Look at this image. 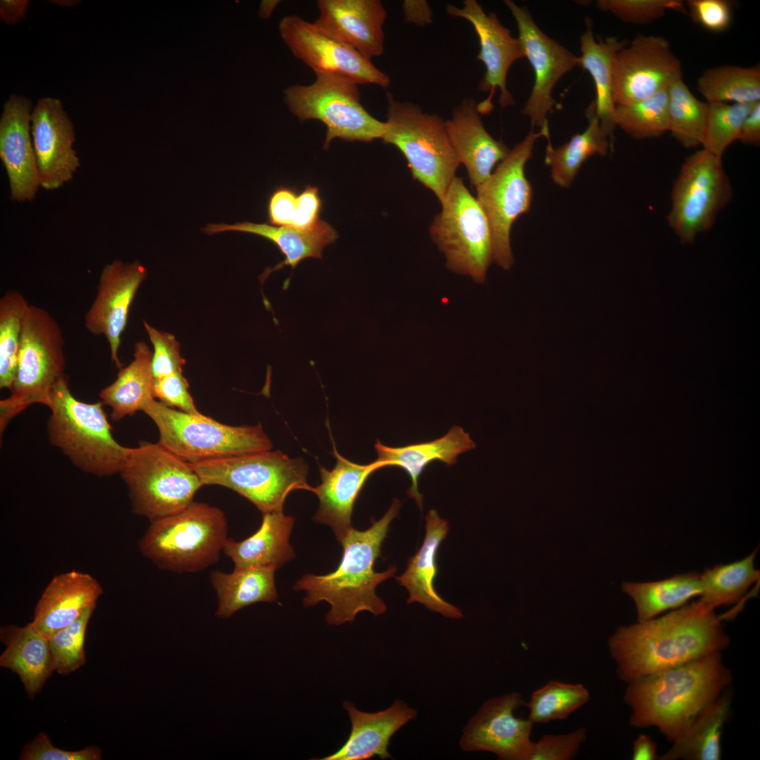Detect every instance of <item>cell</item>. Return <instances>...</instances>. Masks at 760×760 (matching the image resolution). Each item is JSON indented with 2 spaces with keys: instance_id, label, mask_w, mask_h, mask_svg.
Instances as JSON below:
<instances>
[{
  "instance_id": "obj_1",
  "label": "cell",
  "mask_w": 760,
  "mask_h": 760,
  "mask_svg": "<svg viewBox=\"0 0 760 760\" xmlns=\"http://www.w3.org/2000/svg\"><path fill=\"white\" fill-rule=\"evenodd\" d=\"M730 643L715 609L699 600L619 627L608 640L619 678L638 679L721 652Z\"/></svg>"
},
{
  "instance_id": "obj_2",
  "label": "cell",
  "mask_w": 760,
  "mask_h": 760,
  "mask_svg": "<svg viewBox=\"0 0 760 760\" xmlns=\"http://www.w3.org/2000/svg\"><path fill=\"white\" fill-rule=\"evenodd\" d=\"M730 682L721 652H715L628 683L624 701L631 711L629 723L655 727L673 742Z\"/></svg>"
},
{
  "instance_id": "obj_3",
  "label": "cell",
  "mask_w": 760,
  "mask_h": 760,
  "mask_svg": "<svg viewBox=\"0 0 760 760\" xmlns=\"http://www.w3.org/2000/svg\"><path fill=\"white\" fill-rule=\"evenodd\" d=\"M400 501L395 498L386 513L364 531L352 528L341 542L343 554L338 567L325 575L306 574L294 585L305 591V607L325 601L331 608L326 615L329 625L339 626L352 622L362 612L374 615L385 613L387 607L377 596L376 587L392 577L395 566L382 572L374 565L381 555V547L387 536L390 524L398 515Z\"/></svg>"
},
{
  "instance_id": "obj_4",
  "label": "cell",
  "mask_w": 760,
  "mask_h": 760,
  "mask_svg": "<svg viewBox=\"0 0 760 760\" xmlns=\"http://www.w3.org/2000/svg\"><path fill=\"white\" fill-rule=\"evenodd\" d=\"M103 405L75 398L65 376L52 388L47 406L50 443L77 468L97 476L120 474L129 450L113 438Z\"/></svg>"
},
{
  "instance_id": "obj_5",
  "label": "cell",
  "mask_w": 760,
  "mask_h": 760,
  "mask_svg": "<svg viewBox=\"0 0 760 760\" xmlns=\"http://www.w3.org/2000/svg\"><path fill=\"white\" fill-rule=\"evenodd\" d=\"M150 522L138 547L162 570H203L219 559L228 538L224 513L203 502L194 501L176 514Z\"/></svg>"
},
{
  "instance_id": "obj_6",
  "label": "cell",
  "mask_w": 760,
  "mask_h": 760,
  "mask_svg": "<svg viewBox=\"0 0 760 760\" xmlns=\"http://www.w3.org/2000/svg\"><path fill=\"white\" fill-rule=\"evenodd\" d=\"M386 96L383 142L395 146L403 153L413 178L441 203L460 164L445 121L413 103L397 101L391 92Z\"/></svg>"
},
{
  "instance_id": "obj_7",
  "label": "cell",
  "mask_w": 760,
  "mask_h": 760,
  "mask_svg": "<svg viewBox=\"0 0 760 760\" xmlns=\"http://www.w3.org/2000/svg\"><path fill=\"white\" fill-rule=\"evenodd\" d=\"M190 464V463H189ZM203 485L233 490L262 514L283 510L293 490L314 491L307 481L308 468L301 458L271 450L190 464Z\"/></svg>"
},
{
  "instance_id": "obj_8",
  "label": "cell",
  "mask_w": 760,
  "mask_h": 760,
  "mask_svg": "<svg viewBox=\"0 0 760 760\" xmlns=\"http://www.w3.org/2000/svg\"><path fill=\"white\" fill-rule=\"evenodd\" d=\"M120 474L127 486L132 512L150 521L186 508L203 486L189 462L158 442L129 448Z\"/></svg>"
},
{
  "instance_id": "obj_9",
  "label": "cell",
  "mask_w": 760,
  "mask_h": 760,
  "mask_svg": "<svg viewBox=\"0 0 760 760\" xmlns=\"http://www.w3.org/2000/svg\"><path fill=\"white\" fill-rule=\"evenodd\" d=\"M63 346L55 319L45 309L30 305L24 317L11 395L0 401L1 434L10 421L29 406H48L52 388L65 376Z\"/></svg>"
},
{
  "instance_id": "obj_10",
  "label": "cell",
  "mask_w": 760,
  "mask_h": 760,
  "mask_svg": "<svg viewBox=\"0 0 760 760\" xmlns=\"http://www.w3.org/2000/svg\"><path fill=\"white\" fill-rule=\"evenodd\" d=\"M143 412L158 427V443L190 464L272 448L260 424L229 426L201 413L175 410L155 399Z\"/></svg>"
},
{
  "instance_id": "obj_11",
  "label": "cell",
  "mask_w": 760,
  "mask_h": 760,
  "mask_svg": "<svg viewBox=\"0 0 760 760\" xmlns=\"http://www.w3.org/2000/svg\"><path fill=\"white\" fill-rule=\"evenodd\" d=\"M441 203V211L429 227L433 241L450 270L483 283L493 261L492 233L484 211L459 177Z\"/></svg>"
},
{
  "instance_id": "obj_12",
  "label": "cell",
  "mask_w": 760,
  "mask_h": 760,
  "mask_svg": "<svg viewBox=\"0 0 760 760\" xmlns=\"http://www.w3.org/2000/svg\"><path fill=\"white\" fill-rule=\"evenodd\" d=\"M284 101L300 121L317 120L327 127L324 149L334 139L371 142L381 139L385 122L372 116L360 102L358 84L334 75H316L308 85L284 90Z\"/></svg>"
},
{
  "instance_id": "obj_13",
  "label": "cell",
  "mask_w": 760,
  "mask_h": 760,
  "mask_svg": "<svg viewBox=\"0 0 760 760\" xmlns=\"http://www.w3.org/2000/svg\"><path fill=\"white\" fill-rule=\"evenodd\" d=\"M733 196L722 158L698 150L685 158L674 181L667 224L681 242L692 243L713 227Z\"/></svg>"
},
{
  "instance_id": "obj_14",
  "label": "cell",
  "mask_w": 760,
  "mask_h": 760,
  "mask_svg": "<svg viewBox=\"0 0 760 760\" xmlns=\"http://www.w3.org/2000/svg\"><path fill=\"white\" fill-rule=\"evenodd\" d=\"M543 137L550 140L549 128H533L510 150L507 156L483 183L476 187V200L484 211L492 233L493 261L502 270L514 264L510 231L514 221L530 209L533 190L525 175L534 144Z\"/></svg>"
},
{
  "instance_id": "obj_15",
  "label": "cell",
  "mask_w": 760,
  "mask_h": 760,
  "mask_svg": "<svg viewBox=\"0 0 760 760\" xmlns=\"http://www.w3.org/2000/svg\"><path fill=\"white\" fill-rule=\"evenodd\" d=\"M279 32L292 54L316 75H334L357 84L389 86L388 75L356 49L329 34L315 23L293 14L280 21Z\"/></svg>"
},
{
  "instance_id": "obj_16",
  "label": "cell",
  "mask_w": 760,
  "mask_h": 760,
  "mask_svg": "<svg viewBox=\"0 0 760 760\" xmlns=\"http://www.w3.org/2000/svg\"><path fill=\"white\" fill-rule=\"evenodd\" d=\"M504 4L514 17L525 58L534 72V83L523 109L532 127L549 128L547 115L560 105L552 97L557 83L578 66V56L542 31L526 6L512 0Z\"/></svg>"
},
{
  "instance_id": "obj_17",
  "label": "cell",
  "mask_w": 760,
  "mask_h": 760,
  "mask_svg": "<svg viewBox=\"0 0 760 760\" xmlns=\"http://www.w3.org/2000/svg\"><path fill=\"white\" fill-rule=\"evenodd\" d=\"M680 77L681 63L668 40L638 34L613 58L614 103L626 105L651 96Z\"/></svg>"
},
{
  "instance_id": "obj_18",
  "label": "cell",
  "mask_w": 760,
  "mask_h": 760,
  "mask_svg": "<svg viewBox=\"0 0 760 760\" xmlns=\"http://www.w3.org/2000/svg\"><path fill=\"white\" fill-rule=\"evenodd\" d=\"M446 12L451 16L469 21L479 38L480 51L477 59L486 68L479 89L490 92L485 100L477 103L479 113L488 114L493 110L492 99L497 89L500 90L499 104L502 108L514 105L506 82L511 65L525 58L519 39L512 36L510 30L502 25L495 13H486L476 0H464L462 7L448 4Z\"/></svg>"
},
{
  "instance_id": "obj_19",
  "label": "cell",
  "mask_w": 760,
  "mask_h": 760,
  "mask_svg": "<svg viewBox=\"0 0 760 760\" xmlns=\"http://www.w3.org/2000/svg\"><path fill=\"white\" fill-rule=\"evenodd\" d=\"M526 704L517 692L485 702L463 728L462 749L491 752L501 760H526L533 723L514 715Z\"/></svg>"
},
{
  "instance_id": "obj_20",
  "label": "cell",
  "mask_w": 760,
  "mask_h": 760,
  "mask_svg": "<svg viewBox=\"0 0 760 760\" xmlns=\"http://www.w3.org/2000/svg\"><path fill=\"white\" fill-rule=\"evenodd\" d=\"M30 131L40 187L56 190L72 179L80 165L73 148L74 125L59 99L47 96L37 101Z\"/></svg>"
},
{
  "instance_id": "obj_21",
  "label": "cell",
  "mask_w": 760,
  "mask_h": 760,
  "mask_svg": "<svg viewBox=\"0 0 760 760\" xmlns=\"http://www.w3.org/2000/svg\"><path fill=\"white\" fill-rule=\"evenodd\" d=\"M147 270L138 261L113 260L102 270L95 299L84 317L85 327L92 334L106 337L111 361L120 369L118 357L121 336L127 326L130 305Z\"/></svg>"
},
{
  "instance_id": "obj_22",
  "label": "cell",
  "mask_w": 760,
  "mask_h": 760,
  "mask_svg": "<svg viewBox=\"0 0 760 760\" xmlns=\"http://www.w3.org/2000/svg\"><path fill=\"white\" fill-rule=\"evenodd\" d=\"M32 101L12 94L0 118V158L6 170L13 201H31L40 187L30 131Z\"/></svg>"
},
{
  "instance_id": "obj_23",
  "label": "cell",
  "mask_w": 760,
  "mask_h": 760,
  "mask_svg": "<svg viewBox=\"0 0 760 760\" xmlns=\"http://www.w3.org/2000/svg\"><path fill=\"white\" fill-rule=\"evenodd\" d=\"M314 22L324 32L372 58L384 51L386 11L379 0H319Z\"/></svg>"
},
{
  "instance_id": "obj_24",
  "label": "cell",
  "mask_w": 760,
  "mask_h": 760,
  "mask_svg": "<svg viewBox=\"0 0 760 760\" xmlns=\"http://www.w3.org/2000/svg\"><path fill=\"white\" fill-rule=\"evenodd\" d=\"M334 444L336 459L331 470L319 467L321 483L314 488L319 506L313 520L331 527L339 543L353 528V507L368 477L381 469L374 461L368 464L354 463L342 457Z\"/></svg>"
},
{
  "instance_id": "obj_25",
  "label": "cell",
  "mask_w": 760,
  "mask_h": 760,
  "mask_svg": "<svg viewBox=\"0 0 760 760\" xmlns=\"http://www.w3.org/2000/svg\"><path fill=\"white\" fill-rule=\"evenodd\" d=\"M351 723L350 734L343 746L319 760H366L374 756L392 759L388 751L391 737L417 711L404 701L397 699L389 707L376 712H365L350 702L343 703Z\"/></svg>"
},
{
  "instance_id": "obj_26",
  "label": "cell",
  "mask_w": 760,
  "mask_h": 760,
  "mask_svg": "<svg viewBox=\"0 0 760 760\" xmlns=\"http://www.w3.org/2000/svg\"><path fill=\"white\" fill-rule=\"evenodd\" d=\"M102 594L99 582L87 573L73 570L56 575L38 600L30 623L50 638L96 607Z\"/></svg>"
},
{
  "instance_id": "obj_27",
  "label": "cell",
  "mask_w": 760,
  "mask_h": 760,
  "mask_svg": "<svg viewBox=\"0 0 760 760\" xmlns=\"http://www.w3.org/2000/svg\"><path fill=\"white\" fill-rule=\"evenodd\" d=\"M481 115L477 103L468 98L453 109L452 118L445 121L452 145L475 187L490 176L495 165L510 151L488 132Z\"/></svg>"
},
{
  "instance_id": "obj_28",
  "label": "cell",
  "mask_w": 760,
  "mask_h": 760,
  "mask_svg": "<svg viewBox=\"0 0 760 760\" xmlns=\"http://www.w3.org/2000/svg\"><path fill=\"white\" fill-rule=\"evenodd\" d=\"M448 530V521L442 519L436 510L430 509L426 516L423 544L409 559L405 571L396 576L395 580L409 593L407 604L418 602L445 617L460 619L463 617L461 609L443 600L434 587L438 572L437 551Z\"/></svg>"
},
{
  "instance_id": "obj_29",
  "label": "cell",
  "mask_w": 760,
  "mask_h": 760,
  "mask_svg": "<svg viewBox=\"0 0 760 760\" xmlns=\"http://www.w3.org/2000/svg\"><path fill=\"white\" fill-rule=\"evenodd\" d=\"M374 448L377 453L375 461L381 468L394 466L407 473L411 480L407 495L422 509L423 496L419 491L418 481L424 469L435 460L448 466L455 464L458 455L474 449L475 443L463 428L454 426L443 436L431 441L388 447L377 440Z\"/></svg>"
},
{
  "instance_id": "obj_30",
  "label": "cell",
  "mask_w": 760,
  "mask_h": 760,
  "mask_svg": "<svg viewBox=\"0 0 760 760\" xmlns=\"http://www.w3.org/2000/svg\"><path fill=\"white\" fill-rule=\"evenodd\" d=\"M203 230L208 235L225 232H245L263 237L274 243L284 255V260L274 268L267 270L263 274V278L284 266H291L293 271L296 267L306 258H321L324 248L333 243L338 238L336 229L322 220L310 229L243 222L234 224H208Z\"/></svg>"
},
{
  "instance_id": "obj_31",
  "label": "cell",
  "mask_w": 760,
  "mask_h": 760,
  "mask_svg": "<svg viewBox=\"0 0 760 760\" xmlns=\"http://www.w3.org/2000/svg\"><path fill=\"white\" fill-rule=\"evenodd\" d=\"M0 640L6 646L0 666L18 674L27 696L34 698L55 671L49 638L30 623L1 627Z\"/></svg>"
},
{
  "instance_id": "obj_32",
  "label": "cell",
  "mask_w": 760,
  "mask_h": 760,
  "mask_svg": "<svg viewBox=\"0 0 760 760\" xmlns=\"http://www.w3.org/2000/svg\"><path fill=\"white\" fill-rule=\"evenodd\" d=\"M294 519L283 510L262 514L259 528L241 541L227 538L222 551L234 567L265 566L278 569L295 555L289 543Z\"/></svg>"
},
{
  "instance_id": "obj_33",
  "label": "cell",
  "mask_w": 760,
  "mask_h": 760,
  "mask_svg": "<svg viewBox=\"0 0 760 760\" xmlns=\"http://www.w3.org/2000/svg\"><path fill=\"white\" fill-rule=\"evenodd\" d=\"M585 30L581 37V56L578 66L591 76L595 88L596 98L593 101L595 115L602 129L608 135L613 146L615 103L613 99L612 61L615 54L628 44L626 39L609 37L597 42L593 30V21L587 17Z\"/></svg>"
},
{
  "instance_id": "obj_34",
  "label": "cell",
  "mask_w": 760,
  "mask_h": 760,
  "mask_svg": "<svg viewBox=\"0 0 760 760\" xmlns=\"http://www.w3.org/2000/svg\"><path fill=\"white\" fill-rule=\"evenodd\" d=\"M731 709V694L725 690L692 721L660 760H719L721 735Z\"/></svg>"
},
{
  "instance_id": "obj_35",
  "label": "cell",
  "mask_w": 760,
  "mask_h": 760,
  "mask_svg": "<svg viewBox=\"0 0 760 760\" xmlns=\"http://www.w3.org/2000/svg\"><path fill=\"white\" fill-rule=\"evenodd\" d=\"M152 355L144 341L137 342L133 360L120 368L117 379L100 391L101 401L111 408L113 420L133 416L155 399Z\"/></svg>"
},
{
  "instance_id": "obj_36",
  "label": "cell",
  "mask_w": 760,
  "mask_h": 760,
  "mask_svg": "<svg viewBox=\"0 0 760 760\" xmlns=\"http://www.w3.org/2000/svg\"><path fill=\"white\" fill-rule=\"evenodd\" d=\"M276 571L272 567L247 566L234 567L231 573L212 571L210 582L218 601L215 615L229 618L251 604L277 601Z\"/></svg>"
},
{
  "instance_id": "obj_37",
  "label": "cell",
  "mask_w": 760,
  "mask_h": 760,
  "mask_svg": "<svg viewBox=\"0 0 760 760\" xmlns=\"http://www.w3.org/2000/svg\"><path fill=\"white\" fill-rule=\"evenodd\" d=\"M588 120L587 128L574 135L570 140L557 147L547 141L545 163L550 167L552 181L561 187H569L582 165L590 157L598 154L604 156L613 146L600 126L595 115V103L585 110Z\"/></svg>"
},
{
  "instance_id": "obj_38",
  "label": "cell",
  "mask_w": 760,
  "mask_h": 760,
  "mask_svg": "<svg viewBox=\"0 0 760 760\" xmlns=\"http://www.w3.org/2000/svg\"><path fill=\"white\" fill-rule=\"evenodd\" d=\"M621 587L635 602L638 621L680 607L702 593L700 574L695 571L652 582H623Z\"/></svg>"
},
{
  "instance_id": "obj_39",
  "label": "cell",
  "mask_w": 760,
  "mask_h": 760,
  "mask_svg": "<svg viewBox=\"0 0 760 760\" xmlns=\"http://www.w3.org/2000/svg\"><path fill=\"white\" fill-rule=\"evenodd\" d=\"M697 89L707 103H754L760 101L759 65H720L705 70Z\"/></svg>"
},
{
  "instance_id": "obj_40",
  "label": "cell",
  "mask_w": 760,
  "mask_h": 760,
  "mask_svg": "<svg viewBox=\"0 0 760 760\" xmlns=\"http://www.w3.org/2000/svg\"><path fill=\"white\" fill-rule=\"evenodd\" d=\"M757 549L744 559L706 569L700 574L702 593L699 600L716 609L738 602L759 578L754 568Z\"/></svg>"
},
{
  "instance_id": "obj_41",
  "label": "cell",
  "mask_w": 760,
  "mask_h": 760,
  "mask_svg": "<svg viewBox=\"0 0 760 760\" xmlns=\"http://www.w3.org/2000/svg\"><path fill=\"white\" fill-rule=\"evenodd\" d=\"M707 110V102L696 98L682 77L669 86V132L683 147L702 146Z\"/></svg>"
},
{
  "instance_id": "obj_42",
  "label": "cell",
  "mask_w": 760,
  "mask_h": 760,
  "mask_svg": "<svg viewBox=\"0 0 760 760\" xmlns=\"http://www.w3.org/2000/svg\"><path fill=\"white\" fill-rule=\"evenodd\" d=\"M322 208L317 187L308 184L298 194L294 189L280 186L269 198V222L274 226L310 229L322 220Z\"/></svg>"
},
{
  "instance_id": "obj_43",
  "label": "cell",
  "mask_w": 760,
  "mask_h": 760,
  "mask_svg": "<svg viewBox=\"0 0 760 760\" xmlns=\"http://www.w3.org/2000/svg\"><path fill=\"white\" fill-rule=\"evenodd\" d=\"M17 291H8L0 299V388L11 389L18 358L24 317L29 308Z\"/></svg>"
},
{
  "instance_id": "obj_44",
  "label": "cell",
  "mask_w": 760,
  "mask_h": 760,
  "mask_svg": "<svg viewBox=\"0 0 760 760\" xmlns=\"http://www.w3.org/2000/svg\"><path fill=\"white\" fill-rule=\"evenodd\" d=\"M614 122L631 138H657L669 132L668 88L645 99L615 106Z\"/></svg>"
},
{
  "instance_id": "obj_45",
  "label": "cell",
  "mask_w": 760,
  "mask_h": 760,
  "mask_svg": "<svg viewBox=\"0 0 760 760\" xmlns=\"http://www.w3.org/2000/svg\"><path fill=\"white\" fill-rule=\"evenodd\" d=\"M589 699V691L583 684L551 680L532 692L526 704L528 718L533 724L564 720Z\"/></svg>"
},
{
  "instance_id": "obj_46",
  "label": "cell",
  "mask_w": 760,
  "mask_h": 760,
  "mask_svg": "<svg viewBox=\"0 0 760 760\" xmlns=\"http://www.w3.org/2000/svg\"><path fill=\"white\" fill-rule=\"evenodd\" d=\"M707 103L702 148L722 158L727 148L738 139L742 122L755 103Z\"/></svg>"
},
{
  "instance_id": "obj_47",
  "label": "cell",
  "mask_w": 760,
  "mask_h": 760,
  "mask_svg": "<svg viewBox=\"0 0 760 760\" xmlns=\"http://www.w3.org/2000/svg\"><path fill=\"white\" fill-rule=\"evenodd\" d=\"M95 608H89L71 624L49 638L54 669L59 674H70L85 664L86 631Z\"/></svg>"
},
{
  "instance_id": "obj_48",
  "label": "cell",
  "mask_w": 760,
  "mask_h": 760,
  "mask_svg": "<svg viewBox=\"0 0 760 760\" xmlns=\"http://www.w3.org/2000/svg\"><path fill=\"white\" fill-rule=\"evenodd\" d=\"M596 6L634 25L649 24L664 16L668 10L687 13L683 2L679 0H598Z\"/></svg>"
},
{
  "instance_id": "obj_49",
  "label": "cell",
  "mask_w": 760,
  "mask_h": 760,
  "mask_svg": "<svg viewBox=\"0 0 760 760\" xmlns=\"http://www.w3.org/2000/svg\"><path fill=\"white\" fill-rule=\"evenodd\" d=\"M146 331L152 343V372L154 379L176 372H182L185 359L180 353V346L174 335L160 331L143 320Z\"/></svg>"
},
{
  "instance_id": "obj_50",
  "label": "cell",
  "mask_w": 760,
  "mask_h": 760,
  "mask_svg": "<svg viewBox=\"0 0 760 760\" xmlns=\"http://www.w3.org/2000/svg\"><path fill=\"white\" fill-rule=\"evenodd\" d=\"M586 739L587 729L583 727L564 734H545L532 742L526 760L571 759Z\"/></svg>"
},
{
  "instance_id": "obj_51",
  "label": "cell",
  "mask_w": 760,
  "mask_h": 760,
  "mask_svg": "<svg viewBox=\"0 0 760 760\" xmlns=\"http://www.w3.org/2000/svg\"><path fill=\"white\" fill-rule=\"evenodd\" d=\"M101 749L89 746L81 750L68 751L56 747L45 733H39L22 749L20 760H100Z\"/></svg>"
},
{
  "instance_id": "obj_52",
  "label": "cell",
  "mask_w": 760,
  "mask_h": 760,
  "mask_svg": "<svg viewBox=\"0 0 760 760\" xmlns=\"http://www.w3.org/2000/svg\"><path fill=\"white\" fill-rule=\"evenodd\" d=\"M189 387L182 372H176L154 379L153 395L167 407H177L179 410L190 414H199Z\"/></svg>"
},
{
  "instance_id": "obj_53",
  "label": "cell",
  "mask_w": 760,
  "mask_h": 760,
  "mask_svg": "<svg viewBox=\"0 0 760 760\" xmlns=\"http://www.w3.org/2000/svg\"><path fill=\"white\" fill-rule=\"evenodd\" d=\"M686 5L692 20L711 32H723L732 20V4L726 0H689Z\"/></svg>"
},
{
  "instance_id": "obj_54",
  "label": "cell",
  "mask_w": 760,
  "mask_h": 760,
  "mask_svg": "<svg viewBox=\"0 0 760 760\" xmlns=\"http://www.w3.org/2000/svg\"><path fill=\"white\" fill-rule=\"evenodd\" d=\"M738 141L745 144L759 146L760 144V101L755 103L742 122Z\"/></svg>"
},
{
  "instance_id": "obj_55",
  "label": "cell",
  "mask_w": 760,
  "mask_h": 760,
  "mask_svg": "<svg viewBox=\"0 0 760 760\" xmlns=\"http://www.w3.org/2000/svg\"><path fill=\"white\" fill-rule=\"evenodd\" d=\"M403 11L406 22L424 26L432 21V11L426 1H404Z\"/></svg>"
},
{
  "instance_id": "obj_56",
  "label": "cell",
  "mask_w": 760,
  "mask_h": 760,
  "mask_svg": "<svg viewBox=\"0 0 760 760\" xmlns=\"http://www.w3.org/2000/svg\"><path fill=\"white\" fill-rule=\"evenodd\" d=\"M28 5L27 0H1V20L9 26L15 25L25 18Z\"/></svg>"
},
{
  "instance_id": "obj_57",
  "label": "cell",
  "mask_w": 760,
  "mask_h": 760,
  "mask_svg": "<svg viewBox=\"0 0 760 760\" xmlns=\"http://www.w3.org/2000/svg\"><path fill=\"white\" fill-rule=\"evenodd\" d=\"M657 746L652 738L647 734H639L633 743L632 759L656 760Z\"/></svg>"
},
{
  "instance_id": "obj_58",
  "label": "cell",
  "mask_w": 760,
  "mask_h": 760,
  "mask_svg": "<svg viewBox=\"0 0 760 760\" xmlns=\"http://www.w3.org/2000/svg\"><path fill=\"white\" fill-rule=\"evenodd\" d=\"M277 2H279V1H264V4H262V8L261 13L262 15H268V14H270V12L272 11V10H273V8L275 7Z\"/></svg>"
},
{
  "instance_id": "obj_59",
  "label": "cell",
  "mask_w": 760,
  "mask_h": 760,
  "mask_svg": "<svg viewBox=\"0 0 760 760\" xmlns=\"http://www.w3.org/2000/svg\"><path fill=\"white\" fill-rule=\"evenodd\" d=\"M51 1V2L54 3V4H57L58 5H61V6H66V7H70V6L73 7L77 4V2H79L77 1H72V0H65V1L64 0H59V1Z\"/></svg>"
}]
</instances>
